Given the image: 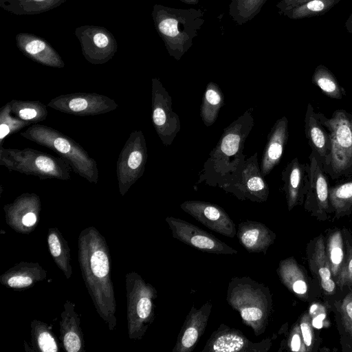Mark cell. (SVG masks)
<instances>
[{
  "label": "cell",
  "mask_w": 352,
  "mask_h": 352,
  "mask_svg": "<svg viewBox=\"0 0 352 352\" xmlns=\"http://www.w3.org/2000/svg\"><path fill=\"white\" fill-rule=\"evenodd\" d=\"M226 300L255 336L263 334L272 312L269 288L248 276L234 277L228 283Z\"/></svg>",
  "instance_id": "obj_3"
},
{
  "label": "cell",
  "mask_w": 352,
  "mask_h": 352,
  "mask_svg": "<svg viewBox=\"0 0 352 352\" xmlns=\"http://www.w3.org/2000/svg\"><path fill=\"white\" fill-rule=\"evenodd\" d=\"M172 236L181 242L201 251L217 254H234L238 251L213 234L185 220L168 217L166 218Z\"/></svg>",
  "instance_id": "obj_12"
},
{
  "label": "cell",
  "mask_w": 352,
  "mask_h": 352,
  "mask_svg": "<svg viewBox=\"0 0 352 352\" xmlns=\"http://www.w3.org/2000/svg\"><path fill=\"white\" fill-rule=\"evenodd\" d=\"M329 202L338 217L352 212V179L329 188Z\"/></svg>",
  "instance_id": "obj_28"
},
{
  "label": "cell",
  "mask_w": 352,
  "mask_h": 352,
  "mask_svg": "<svg viewBox=\"0 0 352 352\" xmlns=\"http://www.w3.org/2000/svg\"><path fill=\"white\" fill-rule=\"evenodd\" d=\"M19 50L28 58L41 65L63 68L65 63L56 50L45 38L31 33H19L15 37Z\"/></svg>",
  "instance_id": "obj_16"
},
{
  "label": "cell",
  "mask_w": 352,
  "mask_h": 352,
  "mask_svg": "<svg viewBox=\"0 0 352 352\" xmlns=\"http://www.w3.org/2000/svg\"><path fill=\"white\" fill-rule=\"evenodd\" d=\"M212 306L210 301L199 308L192 306L177 336L173 352H191L195 349L207 327Z\"/></svg>",
  "instance_id": "obj_15"
},
{
  "label": "cell",
  "mask_w": 352,
  "mask_h": 352,
  "mask_svg": "<svg viewBox=\"0 0 352 352\" xmlns=\"http://www.w3.org/2000/svg\"><path fill=\"white\" fill-rule=\"evenodd\" d=\"M223 104L224 94L222 90L217 83L209 82L200 106V116L206 126H210L216 122Z\"/></svg>",
  "instance_id": "obj_23"
},
{
  "label": "cell",
  "mask_w": 352,
  "mask_h": 352,
  "mask_svg": "<svg viewBox=\"0 0 352 352\" xmlns=\"http://www.w3.org/2000/svg\"><path fill=\"white\" fill-rule=\"evenodd\" d=\"M339 286H352V246L348 245L346 256L337 276Z\"/></svg>",
  "instance_id": "obj_33"
},
{
  "label": "cell",
  "mask_w": 352,
  "mask_h": 352,
  "mask_svg": "<svg viewBox=\"0 0 352 352\" xmlns=\"http://www.w3.org/2000/svg\"><path fill=\"white\" fill-rule=\"evenodd\" d=\"M29 125V122L18 118L12 113L10 101L6 103L0 110V146H3V142L8 136Z\"/></svg>",
  "instance_id": "obj_31"
},
{
  "label": "cell",
  "mask_w": 352,
  "mask_h": 352,
  "mask_svg": "<svg viewBox=\"0 0 352 352\" xmlns=\"http://www.w3.org/2000/svg\"><path fill=\"white\" fill-rule=\"evenodd\" d=\"M32 283V280L29 276H14L9 278L8 284L11 287H23L29 286Z\"/></svg>",
  "instance_id": "obj_41"
},
{
  "label": "cell",
  "mask_w": 352,
  "mask_h": 352,
  "mask_svg": "<svg viewBox=\"0 0 352 352\" xmlns=\"http://www.w3.org/2000/svg\"><path fill=\"white\" fill-rule=\"evenodd\" d=\"M67 0H0V7L16 15H32L58 7Z\"/></svg>",
  "instance_id": "obj_25"
},
{
  "label": "cell",
  "mask_w": 352,
  "mask_h": 352,
  "mask_svg": "<svg viewBox=\"0 0 352 352\" xmlns=\"http://www.w3.org/2000/svg\"><path fill=\"white\" fill-rule=\"evenodd\" d=\"M36 221V214L32 212H27L22 218V222L26 226H33Z\"/></svg>",
  "instance_id": "obj_45"
},
{
  "label": "cell",
  "mask_w": 352,
  "mask_h": 352,
  "mask_svg": "<svg viewBox=\"0 0 352 352\" xmlns=\"http://www.w3.org/2000/svg\"><path fill=\"white\" fill-rule=\"evenodd\" d=\"M10 103L12 113L30 124L45 120L48 114L47 106L38 100H12Z\"/></svg>",
  "instance_id": "obj_27"
},
{
  "label": "cell",
  "mask_w": 352,
  "mask_h": 352,
  "mask_svg": "<svg viewBox=\"0 0 352 352\" xmlns=\"http://www.w3.org/2000/svg\"><path fill=\"white\" fill-rule=\"evenodd\" d=\"M252 112L253 108H249L223 129L204 164L197 184L205 182L222 189L235 179L246 160L243 151L254 125Z\"/></svg>",
  "instance_id": "obj_1"
},
{
  "label": "cell",
  "mask_w": 352,
  "mask_h": 352,
  "mask_svg": "<svg viewBox=\"0 0 352 352\" xmlns=\"http://www.w3.org/2000/svg\"><path fill=\"white\" fill-rule=\"evenodd\" d=\"M188 5H197L199 3V0H179Z\"/></svg>",
  "instance_id": "obj_47"
},
{
  "label": "cell",
  "mask_w": 352,
  "mask_h": 352,
  "mask_svg": "<svg viewBox=\"0 0 352 352\" xmlns=\"http://www.w3.org/2000/svg\"><path fill=\"white\" fill-rule=\"evenodd\" d=\"M281 282L296 295L303 296L308 287L305 275L293 258H287L279 263L277 269Z\"/></svg>",
  "instance_id": "obj_24"
},
{
  "label": "cell",
  "mask_w": 352,
  "mask_h": 352,
  "mask_svg": "<svg viewBox=\"0 0 352 352\" xmlns=\"http://www.w3.org/2000/svg\"><path fill=\"white\" fill-rule=\"evenodd\" d=\"M148 158L146 140L141 130H134L122 148L116 163V176L124 194L144 174Z\"/></svg>",
  "instance_id": "obj_7"
},
{
  "label": "cell",
  "mask_w": 352,
  "mask_h": 352,
  "mask_svg": "<svg viewBox=\"0 0 352 352\" xmlns=\"http://www.w3.org/2000/svg\"><path fill=\"white\" fill-rule=\"evenodd\" d=\"M289 346L292 351H307L300 332V326L298 324H296L291 331Z\"/></svg>",
  "instance_id": "obj_37"
},
{
  "label": "cell",
  "mask_w": 352,
  "mask_h": 352,
  "mask_svg": "<svg viewBox=\"0 0 352 352\" xmlns=\"http://www.w3.org/2000/svg\"><path fill=\"white\" fill-rule=\"evenodd\" d=\"M307 173L306 207L312 208L317 214L325 213L330 205L329 188L326 175L316 156L310 157Z\"/></svg>",
  "instance_id": "obj_17"
},
{
  "label": "cell",
  "mask_w": 352,
  "mask_h": 352,
  "mask_svg": "<svg viewBox=\"0 0 352 352\" xmlns=\"http://www.w3.org/2000/svg\"><path fill=\"white\" fill-rule=\"evenodd\" d=\"M345 28L346 31L352 34V13L349 15V18L346 19L345 22Z\"/></svg>",
  "instance_id": "obj_46"
},
{
  "label": "cell",
  "mask_w": 352,
  "mask_h": 352,
  "mask_svg": "<svg viewBox=\"0 0 352 352\" xmlns=\"http://www.w3.org/2000/svg\"><path fill=\"white\" fill-rule=\"evenodd\" d=\"M222 190L243 201L248 199L258 203L267 201L269 186L258 165L257 153L246 158L235 179Z\"/></svg>",
  "instance_id": "obj_9"
},
{
  "label": "cell",
  "mask_w": 352,
  "mask_h": 352,
  "mask_svg": "<svg viewBox=\"0 0 352 352\" xmlns=\"http://www.w3.org/2000/svg\"><path fill=\"white\" fill-rule=\"evenodd\" d=\"M307 167L300 164L298 157H295L285 166L282 172L283 189L285 192L288 210H291L297 206L302 199L305 189V173Z\"/></svg>",
  "instance_id": "obj_20"
},
{
  "label": "cell",
  "mask_w": 352,
  "mask_h": 352,
  "mask_svg": "<svg viewBox=\"0 0 352 352\" xmlns=\"http://www.w3.org/2000/svg\"><path fill=\"white\" fill-rule=\"evenodd\" d=\"M21 135L56 153L69 164L75 173L87 181L98 182L99 172L96 160L67 135L51 126L34 124L21 132Z\"/></svg>",
  "instance_id": "obj_4"
},
{
  "label": "cell",
  "mask_w": 352,
  "mask_h": 352,
  "mask_svg": "<svg viewBox=\"0 0 352 352\" xmlns=\"http://www.w3.org/2000/svg\"><path fill=\"white\" fill-rule=\"evenodd\" d=\"M305 123L306 136L313 151L328 162L331 149L329 135L316 117L310 104L307 106Z\"/></svg>",
  "instance_id": "obj_22"
},
{
  "label": "cell",
  "mask_w": 352,
  "mask_h": 352,
  "mask_svg": "<svg viewBox=\"0 0 352 352\" xmlns=\"http://www.w3.org/2000/svg\"><path fill=\"white\" fill-rule=\"evenodd\" d=\"M328 129L331 142L329 164L332 173L341 175L352 168V119L347 112L338 110L330 119L318 118Z\"/></svg>",
  "instance_id": "obj_6"
},
{
  "label": "cell",
  "mask_w": 352,
  "mask_h": 352,
  "mask_svg": "<svg viewBox=\"0 0 352 352\" xmlns=\"http://www.w3.org/2000/svg\"><path fill=\"white\" fill-rule=\"evenodd\" d=\"M136 310L140 318H148L152 310V302L150 298L142 297L138 302Z\"/></svg>",
  "instance_id": "obj_39"
},
{
  "label": "cell",
  "mask_w": 352,
  "mask_h": 352,
  "mask_svg": "<svg viewBox=\"0 0 352 352\" xmlns=\"http://www.w3.org/2000/svg\"><path fill=\"white\" fill-rule=\"evenodd\" d=\"M271 346L270 338L252 342L240 329L221 324L201 352H267Z\"/></svg>",
  "instance_id": "obj_13"
},
{
  "label": "cell",
  "mask_w": 352,
  "mask_h": 352,
  "mask_svg": "<svg viewBox=\"0 0 352 352\" xmlns=\"http://www.w3.org/2000/svg\"><path fill=\"white\" fill-rule=\"evenodd\" d=\"M74 34L80 42L82 55L91 64L106 63L117 52L114 36L104 27L82 25L76 28Z\"/></svg>",
  "instance_id": "obj_10"
},
{
  "label": "cell",
  "mask_w": 352,
  "mask_h": 352,
  "mask_svg": "<svg viewBox=\"0 0 352 352\" xmlns=\"http://www.w3.org/2000/svg\"><path fill=\"white\" fill-rule=\"evenodd\" d=\"M309 262L311 271L320 279L324 292L328 294H333L336 289V283L331 277V266L322 235L314 241Z\"/></svg>",
  "instance_id": "obj_21"
},
{
  "label": "cell",
  "mask_w": 352,
  "mask_h": 352,
  "mask_svg": "<svg viewBox=\"0 0 352 352\" xmlns=\"http://www.w3.org/2000/svg\"><path fill=\"white\" fill-rule=\"evenodd\" d=\"M47 106L63 113L79 116L103 114L118 107L114 100L96 93L60 95L50 100Z\"/></svg>",
  "instance_id": "obj_11"
},
{
  "label": "cell",
  "mask_w": 352,
  "mask_h": 352,
  "mask_svg": "<svg viewBox=\"0 0 352 352\" xmlns=\"http://www.w3.org/2000/svg\"><path fill=\"white\" fill-rule=\"evenodd\" d=\"M180 208L197 221L223 236H236V226L225 210L219 205L199 200L186 201Z\"/></svg>",
  "instance_id": "obj_14"
},
{
  "label": "cell",
  "mask_w": 352,
  "mask_h": 352,
  "mask_svg": "<svg viewBox=\"0 0 352 352\" xmlns=\"http://www.w3.org/2000/svg\"><path fill=\"white\" fill-rule=\"evenodd\" d=\"M326 314L324 311H320V314L316 315L312 318L311 324L316 328H321L323 326V320L325 318Z\"/></svg>",
  "instance_id": "obj_44"
},
{
  "label": "cell",
  "mask_w": 352,
  "mask_h": 352,
  "mask_svg": "<svg viewBox=\"0 0 352 352\" xmlns=\"http://www.w3.org/2000/svg\"><path fill=\"white\" fill-rule=\"evenodd\" d=\"M236 236L242 246L250 253L265 254L274 243L276 234L264 223L246 220L238 225Z\"/></svg>",
  "instance_id": "obj_19"
},
{
  "label": "cell",
  "mask_w": 352,
  "mask_h": 352,
  "mask_svg": "<svg viewBox=\"0 0 352 352\" xmlns=\"http://www.w3.org/2000/svg\"><path fill=\"white\" fill-rule=\"evenodd\" d=\"M309 0H280L277 4L276 8L279 10L278 12L283 11L285 9L292 8L299 4L303 3Z\"/></svg>",
  "instance_id": "obj_43"
},
{
  "label": "cell",
  "mask_w": 352,
  "mask_h": 352,
  "mask_svg": "<svg viewBox=\"0 0 352 352\" xmlns=\"http://www.w3.org/2000/svg\"><path fill=\"white\" fill-rule=\"evenodd\" d=\"M311 81L328 97L342 99L345 94L333 74L324 65H318L313 74Z\"/></svg>",
  "instance_id": "obj_29"
},
{
  "label": "cell",
  "mask_w": 352,
  "mask_h": 352,
  "mask_svg": "<svg viewBox=\"0 0 352 352\" xmlns=\"http://www.w3.org/2000/svg\"><path fill=\"white\" fill-rule=\"evenodd\" d=\"M341 0H309L303 3L278 12L290 19L297 20L324 14Z\"/></svg>",
  "instance_id": "obj_26"
},
{
  "label": "cell",
  "mask_w": 352,
  "mask_h": 352,
  "mask_svg": "<svg viewBox=\"0 0 352 352\" xmlns=\"http://www.w3.org/2000/svg\"><path fill=\"white\" fill-rule=\"evenodd\" d=\"M48 243L52 254L55 257L58 256L61 252V248L57 236L51 234L48 238Z\"/></svg>",
  "instance_id": "obj_42"
},
{
  "label": "cell",
  "mask_w": 352,
  "mask_h": 352,
  "mask_svg": "<svg viewBox=\"0 0 352 352\" xmlns=\"http://www.w3.org/2000/svg\"><path fill=\"white\" fill-rule=\"evenodd\" d=\"M267 1L231 0L229 4V15L237 25H242L255 17Z\"/></svg>",
  "instance_id": "obj_30"
},
{
  "label": "cell",
  "mask_w": 352,
  "mask_h": 352,
  "mask_svg": "<svg viewBox=\"0 0 352 352\" xmlns=\"http://www.w3.org/2000/svg\"><path fill=\"white\" fill-rule=\"evenodd\" d=\"M204 13L201 9L153 6L151 14L155 28L168 53L176 60H179L192 45L205 21Z\"/></svg>",
  "instance_id": "obj_2"
},
{
  "label": "cell",
  "mask_w": 352,
  "mask_h": 352,
  "mask_svg": "<svg viewBox=\"0 0 352 352\" xmlns=\"http://www.w3.org/2000/svg\"><path fill=\"white\" fill-rule=\"evenodd\" d=\"M64 345L69 352H77L80 348V340L74 332H68L64 338Z\"/></svg>",
  "instance_id": "obj_40"
},
{
  "label": "cell",
  "mask_w": 352,
  "mask_h": 352,
  "mask_svg": "<svg viewBox=\"0 0 352 352\" xmlns=\"http://www.w3.org/2000/svg\"><path fill=\"white\" fill-rule=\"evenodd\" d=\"M326 252L332 275L337 277L344 259L343 241L340 231H334L329 235Z\"/></svg>",
  "instance_id": "obj_32"
},
{
  "label": "cell",
  "mask_w": 352,
  "mask_h": 352,
  "mask_svg": "<svg viewBox=\"0 0 352 352\" xmlns=\"http://www.w3.org/2000/svg\"><path fill=\"white\" fill-rule=\"evenodd\" d=\"M0 165L10 171L34 175L41 179L68 180L72 168L60 157L30 148H6L0 146Z\"/></svg>",
  "instance_id": "obj_5"
},
{
  "label": "cell",
  "mask_w": 352,
  "mask_h": 352,
  "mask_svg": "<svg viewBox=\"0 0 352 352\" xmlns=\"http://www.w3.org/2000/svg\"><path fill=\"white\" fill-rule=\"evenodd\" d=\"M91 268L94 274L99 278L104 277L109 272V260L102 251L95 252L91 258Z\"/></svg>",
  "instance_id": "obj_34"
},
{
  "label": "cell",
  "mask_w": 352,
  "mask_h": 352,
  "mask_svg": "<svg viewBox=\"0 0 352 352\" xmlns=\"http://www.w3.org/2000/svg\"><path fill=\"white\" fill-rule=\"evenodd\" d=\"M340 314L345 331L352 336V292L343 299L340 307Z\"/></svg>",
  "instance_id": "obj_35"
},
{
  "label": "cell",
  "mask_w": 352,
  "mask_h": 352,
  "mask_svg": "<svg viewBox=\"0 0 352 352\" xmlns=\"http://www.w3.org/2000/svg\"><path fill=\"white\" fill-rule=\"evenodd\" d=\"M300 329L307 351H311L314 341V333L311 328L310 316L305 314L300 320Z\"/></svg>",
  "instance_id": "obj_36"
},
{
  "label": "cell",
  "mask_w": 352,
  "mask_h": 352,
  "mask_svg": "<svg viewBox=\"0 0 352 352\" xmlns=\"http://www.w3.org/2000/svg\"><path fill=\"white\" fill-rule=\"evenodd\" d=\"M288 120L283 116L276 121L267 135L260 168L264 177L276 166L283 156L288 140Z\"/></svg>",
  "instance_id": "obj_18"
},
{
  "label": "cell",
  "mask_w": 352,
  "mask_h": 352,
  "mask_svg": "<svg viewBox=\"0 0 352 352\" xmlns=\"http://www.w3.org/2000/svg\"><path fill=\"white\" fill-rule=\"evenodd\" d=\"M172 98L158 78L151 80V118L163 144L170 146L181 129L179 116L173 110Z\"/></svg>",
  "instance_id": "obj_8"
},
{
  "label": "cell",
  "mask_w": 352,
  "mask_h": 352,
  "mask_svg": "<svg viewBox=\"0 0 352 352\" xmlns=\"http://www.w3.org/2000/svg\"><path fill=\"white\" fill-rule=\"evenodd\" d=\"M38 346L43 352H56L57 346L54 338L47 332L41 333L38 338Z\"/></svg>",
  "instance_id": "obj_38"
}]
</instances>
